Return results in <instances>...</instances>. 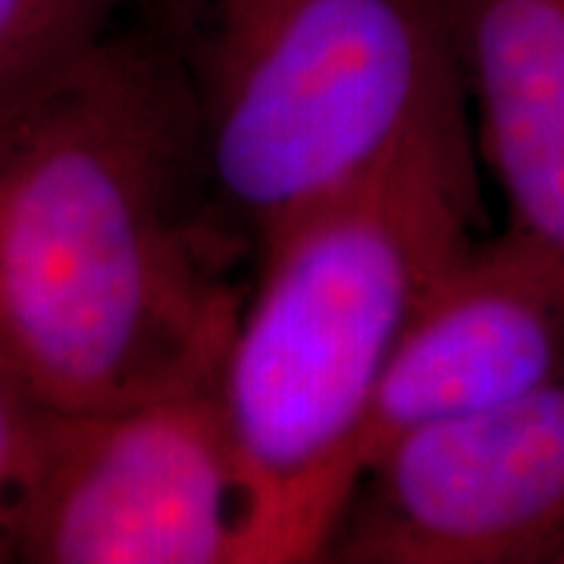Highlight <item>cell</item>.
<instances>
[{"label": "cell", "instance_id": "cell-1", "mask_svg": "<svg viewBox=\"0 0 564 564\" xmlns=\"http://www.w3.org/2000/svg\"><path fill=\"white\" fill-rule=\"evenodd\" d=\"M258 254L135 17L0 91V361L61 411L217 383Z\"/></svg>", "mask_w": 564, "mask_h": 564}, {"label": "cell", "instance_id": "cell-2", "mask_svg": "<svg viewBox=\"0 0 564 564\" xmlns=\"http://www.w3.org/2000/svg\"><path fill=\"white\" fill-rule=\"evenodd\" d=\"M480 223L477 139H433L258 245L217 377L245 496L239 564L326 562L377 386Z\"/></svg>", "mask_w": 564, "mask_h": 564}, {"label": "cell", "instance_id": "cell-3", "mask_svg": "<svg viewBox=\"0 0 564 564\" xmlns=\"http://www.w3.org/2000/svg\"><path fill=\"white\" fill-rule=\"evenodd\" d=\"M132 17L180 69L254 251L402 148L474 139L440 0H135Z\"/></svg>", "mask_w": 564, "mask_h": 564}, {"label": "cell", "instance_id": "cell-4", "mask_svg": "<svg viewBox=\"0 0 564 564\" xmlns=\"http://www.w3.org/2000/svg\"><path fill=\"white\" fill-rule=\"evenodd\" d=\"M242 518L217 383L98 411L54 408L10 562L239 564Z\"/></svg>", "mask_w": 564, "mask_h": 564}, {"label": "cell", "instance_id": "cell-5", "mask_svg": "<svg viewBox=\"0 0 564 564\" xmlns=\"http://www.w3.org/2000/svg\"><path fill=\"white\" fill-rule=\"evenodd\" d=\"M564 558V370L423 426L364 470L326 562L543 564Z\"/></svg>", "mask_w": 564, "mask_h": 564}, {"label": "cell", "instance_id": "cell-6", "mask_svg": "<svg viewBox=\"0 0 564 564\" xmlns=\"http://www.w3.org/2000/svg\"><path fill=\"white\" fill-rule=\"evenodd\" d=\"M562 370V270L508 229L477 239L423 295L386 367L364 423L361 477L404 436L518 399Z\"/></svg>", "mask_w": 564, "mask_h": 564}, {"label": "cell", "instance_id": "cell-7", "mask_svg": "<svg viewBox=\"0 0 564 564\" xmlns=\"http://www.w3.org/2000/svg\"><path fill=\"white\" fill-rule=\"evenodd\" d=\"M505 229L564 276V0H440Z\"/></svg>", "mask_w": 564, "mask_h": 564}, {"label": "cell", "instance_id": "cell-8", "mask_svg": "<svg viewBox=\"0 0 564 564\" xmlns=\"http://www.w3.org/2000/svg\"><path fill=\"white\" fill-rule=\"evenodd\" d=\"M135 0H0V91L132 13Z\"/></svg>", "mask_w": 564, "mask_h": 564}, {"label": "cell", "instance_id": "cell-9", "mask_svg": "<svg viewBox=\"0 0 564 564\" xmlns=\"http://www.w3.org/2000/svg\"><path fill=\"white\" fill-rule=\"evenodd\" d=\"M51 404L0 361V562H10L13 518L39 455Z\"/></svg>", "mask_w": 564, "mask_h": 564}, {"label": "cell", "instance_id": "cell-10", "mask_svg": "<svg viewBox=\"0 0 564 564\" xmlns=\"http://www.w3.org/2000/svg\"><path fill=\"white\" fill-rule=\"evenodd\" d=\"M562 564H564V558H562Z\"/></svg>", "mask_w": 564, "mask_h": 564}]
</instances>
